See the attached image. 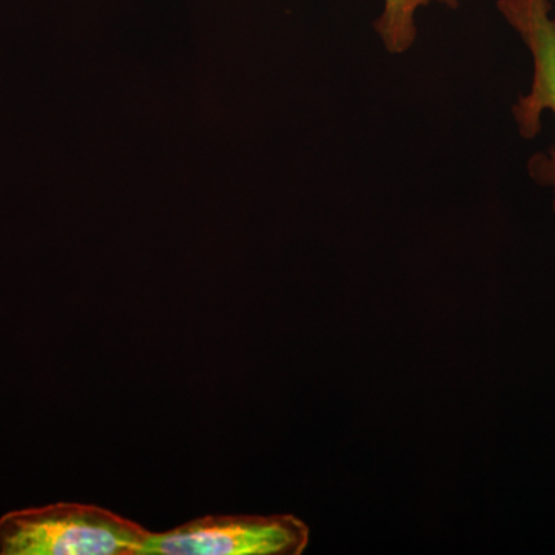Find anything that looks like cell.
Segmentation results:
<instances>
[{
    "instance_id": "obj_1",
    "label": "cell",
    "mask_w": 555,
    "mask_h": 555,
    "mask_svg": "<svg viewBox=\"0 0 555 555\" xmlns=\"http://www.w3.org/2000/svg\"><path fill=\"white\" fill-rule=\"evenodd\" d=\"M149 535L105 507L60 502L0 517V555H141Z\"/></svg>"
},
{
    "instance_id": "obj_2",
    "label": "cell",
    "mask_w": 555,
    "mask_h": 555,
    "mask_svg": "<svg viewBox=\"0 0 555 555\" xmlns=\"http://www.w3.org/2000/svg\"><path fill=\"white\" fill-rule=\"evenodd\" d=\"M309 526L294 514L204 516L150 532L141 555H301Z\"/></svg>"
},
{
    "instance_id": "obj_3",
    "label": "cell",
    "mask_w": 555,
    "mask_h": 555,
    "mask_svg": "<svg viewBox=\"0 0 555 555\" xmlns=\"http://www.w3.org/2000/svg\"><path fill=\"white\" fill-rule=\"evenodd\" d=\"M551 0H496V9L528 50L532 62L531 83L513 105L518 133L534 139L542 119H555V17ZM531 177L553 192L555 211V149L529 160Z\"/></svg>"
},
{
    "instance_id": "obj_4",
    "label": "cell",
    "mask_w": 555,
    "mask_h": 555,
    "mask_svg": "<svg viewBox=\"0 0 555 555\" xmlns=\"http://www.w3.org/2000/svg\"><path fill=\"white\" fill-rule=\"evenodd\" d=\"M434 2L451 10L460 5V0H383V11L374 22V28L389 53L411 50L416 39V11Z\"/></svg>"
},
{
    "instance_id": "obj_5",
    "label": "cell",
    "mask_w": 555,
    "mask_h": 555,
    "mask_svg": "<svg viewBox=\"0 0 555 555\" xmlns=\"http://www.w3.org/2000/svg\"><path fill=\"white\" fill-rule=\"evenodd\" d=\"M551 2H553V5H555V0H551Z\"/></svg>"
}]
</instances>
